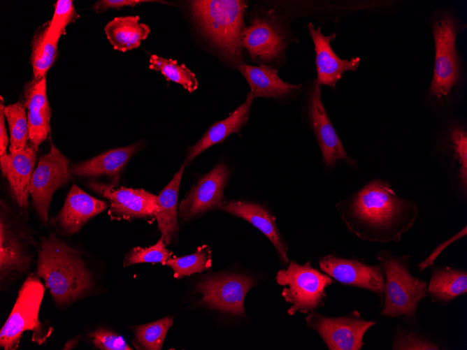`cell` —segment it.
<instances>
[{"mask_svg":"<svg viewBox=\"0 0 467 350\" xmlns=\"http://www.w3.org/2000/svg\"><path fill=\"white\" fill-rule=\"evenodd\" d=\"M140 143L115 148L91 159L71 166V173L78 176L94 177L108 175L117 177L129 160L138 152Z\"/></svg>","mask_w":467,"mask_h":350,"instance_id":"obj_24","label":"cell"},{"mask_svg":"<svg viewBox=\"0 0 467 350\" xmlns=\"http://www.w3.org/2000/svg\"><path fill=\"white\" fill-rule=\"evenodd\" d=\"M37 275L44 279L53 300L59 306L66 305L87 293L93 282L77 251L54 234L41 240Z\"/></svg>","mask_w":467,"mask_h":350,"instance_id":"obj_2","label":"cell"},{"mask_svg":"<svg viewBox=\"0 0 467 350\" xmlns=\"http://www.w3.org/2000/svg\"><path fill=\"white\" fill-rule=\"evenodd\" d=\"M138 16L116 17L104 27L107 39L115 50L126 52L137 48L150 33V27L139 22Z\"/></svg>","mask_w":467,"mask_h":350,"instance_id":"obj_26","label":"cell"},{"mask_svg":"<svg viewBox=\"0 0 467 350\" xmlns=\"http://www.w3.org/2000/svg\"><path fill=\"white\" fill-rule=\"evenodd\" d=\"M440 161L451 187L462 200L467 196V131L458 122L449 124Z\"/></svg>","mask_w":467,"mask_h":350,"instance_id":"obj_15","label":"cell"},{"mask_svg":"<svg viewBox=\"0 0 467 350\" xmlns=\"http://www.w3.org/2000/svg\"><path fill=\"white\" fill-rule=\"evenodd\" d=\"M308 328L314 330L329 350H359L366 332L376 322L364 319L354 309L338 317H328L317 312L305 317Z\"/></svg>","mask_w":467,"mask_h":350,"instance_id":"obj_9","label":"cell"},{"mask_svg":"<svg viewBox=\"0 0 467 350\" xmlns=\"http://www.w3.org/2000/svg\"><path fill=\"white\" fill-rule=\"evenodd\" d=\"M217 208L240 217L257 228L274 245L280 259L288 265L287 244L277 227L275 218L268 209L260 204L243 200H224Z\"/></svg>","mask_w":467,"mask_h":350,"instance_id":"obj_18","label":"cell"},{"mask_svg":"<svg viewBox=\"0 0 467 350\" xmlns=\"http://www.w3.org/2000/svg\"><path fill=\"white\" fill-rule=\"evenodd\" d=\"M173 325V318L164 317L134 328L135 339L138 344L148 350L161 349L168 329Z\"/></svg>","mask_w":467,"mask_h":350,"instance_id":"obj_33","label":"cell"},{"mask_svg":"<svg viewBox=\"0 0 467 350\" xmlns=\"http://www.w3.org/2000/svg\"><path fill=\"white\" fill-rule=\"evenodd\" d=\"M466 234V227L465 226L463 230H461L458 234L453 236L452 238L447 240V241L439 245L431 254L429 257H427L424 261L419 263L417 266L419 268L420 271H422L426 268L432 265L436 257L440 254V252L445 249L448 245H450L452 242L458 240L461 238L463 235Z\"/></svg>","mask_w":467,"mask_h":350,"instance_id":"obj_39","label":"cell"},{"mask_svg":"<svg viewBox=\"0 0 467 350\" xmlns=\"http://www.w3.org/2000/svg\"><path fill=\"white\" fill-rule=\"evenodd\" d=\"M229 177L227 166L216 165L192 187L179 207L180 215L187 221L217 206L224 200V189Z\"/></svg>","mask_w":467,"mask_h":350,"instance_id":"obj_13","label":"cell"},{"mask_svg":"<svg viewBox=\"0 0 467 350\" xmlns=\"http://www.w3.org/2000/svg\"><path fill=\"white\" fill-rule=\"evenodd\" d=\"M69 160L51 143L50 151L38 161L34 170L29 194L43 224L48 221V210L54 192L70 179Z\"/></svg>","mask_w":467,"mask_h":350,"instance_id":"obj_10","label":"cell"},{"mask_svg":"<svg viewBox=\"0 0 467 350\" xmlns=\"http://www.w3.org/2000/svg\"><path fill=\"white\" fill-rule=\"evenodd\" d=\"M392 349L396 350H438L439 345L427 337L412 330L397 327Z\"/></svg>","mask_w":467,"mask_h":350,"instance_id":"obj_36","label":"cell"},{"mask_svg":"<svg viewBox=\"0 0 467 350\" xmlns=\"http://www.w3.org/2000/svg\"><path fill=\"white\" fill-rule=\"evenodd\" d=\"M211 251L209 247L203 245L189 255L169 258L164 265L169 266L176 278H182L196 272L208 270L212 264Z\"/></svg>","mask_w":467,"mask_h":350,"instance_id":"obj_32","label":"cell"},{"mask_svg":"<svg viewBox=\"0 0 467 350\" xmlns=\"http://www.w3.org/2000/svg\"><path fill=\"white\" fill-rule=\"evenodd\" d=\"M336 208L351 233L363 240L399 242L419 216L413 200L399 196L387 180H371Z\"/></svg>","mask_w":467,"mask_h":350,"instance_id":"obj_1","label":"cell"},{"mask_svg":"<svg viewBox=\"0 0 467 350\" xmlns=\"http://www.w3.org/2000/svg\"><path fill=\"white\" fill-rule=\"evenodd\" d=\"M185 166L184 163L171 182L157 196V209L155 217L161 238L166 245L170 244L178 232V196Z\"/></svg>","mask_w":467,"mask_h":350,"instance_id":"obj_25","label":"cell"},{"mask_svg":"<svg viewBox=\"0 0 467 350\" xmlns=\"http://www.w3.org/2000/svg\"><path fill=\"white\" fill-rule=\"evenodd\" d=\"M321 270L338 282L384 294L385 274L380 265L366 264L357 258L328 254L319 259Z\"/></svg>","mask_w":467,"mask_h":350,"instance_id":"obj_11","label":"cell"},{"mask_svg":"<svg viewBox=\"0 0 467 350\" xmlns=\"http://www.w3.org/2000/svg\"><path fill=\"white\" fill-rule=\"evenodd\" d=\"M458 31L457 20L448 13L439 15L433 21L436 55L429 94L440 105L449 100L459 80L460 68L456 46Z\"/></svg>","mask_w":467,"mask_h":350,"instance_id":"obj_6","label":"cell"},{"mask_svg":"<svg viewBox=\"0 0 467 350\" xmlns=\"http://www.w3.org/2000/svg\"><path fill=\"white\" fill-rule=\"evenodd\" d=\"M0 104L8 124L10 152L14 153L25 149L29 139V124L24 104L17 102L4 105L2 101Z\"/></svg>","mask_w":467,"mask_h":350,"instance_id":"obj_29","label":"cell"},{"mask_svg":"<svg viewBox=\"0 0 467 350\" xmlns=\"http://www.w3.org/2000/svg\"><path fill=\"white\" fill-rule=\"evenodd\" d=\"M310 36L315 45V64L317 78L316 83L335 87L336 82L347 71H355L360 59L353 57L350 60L342 59L333 50L330 43L336 37V33L324 36L320 27L315 28L312 23L308 24Z\"/></svg>","mask_w":467,"mask_h":350,"instance_id":"obj_17","label":"cell"},{"mask_svg":"<svg viewBox=\"0 0 467 350\" xmlns=\"http://www.w3.org/2000/svg\"><path fill=\"white\" fill-rule=\"evenodd\" d=\"M148 2H160L167 3L164 1L154 0H99L92 7V10L97 13H101L108 9H120L123 7H134L137 5Z\"/></svg>","mask_w":467,"mask_h":350,"instance_id":"obj_38","label":"cell"},{"mask_svg":"<svg viewBox=\"0 0 467 350\" xmlns=\"http://www.w3.org/2000/svg\"><path fill=\"white\" fill-rule=\"evenodd\" d=\"M238 71L247 81L252 97L281 98L294 89H298L301 85L289 84L278 75V70L265 64L254 66L240 64Z\"/></svg>","mask_w":467,"mask_h":350,"instance_id":"obj_23","label":"cell"},{"mask_svg":"<svg viewBox=\"0 0 467 350\" xmlns=\"http://www.w3.org/2000/svg\"><path fill=\"white\" fill-rule=\"evenodd\" d=\"M191 14L203 34L224 57L234 63L242 61L241 34L247 3L239 0L189 1Z\"/></svg>","mask_w":467,"mask_h":350,"instance_id":"obj_3","label":"cell"},{"mask_svg":"<svg viewBox=\"0 0 467 350\" xmlns=\"http://www.w3.org/2000/svg\"><path fill=\"white\" fill-rule=\"evenodd\" d=\"M45 289L41 280L30 275L22 284L14 307L0 332V345L5 350L16 349L22 334L33 330L41 334L38 319Z\"/></svg>","mask_w":467,"mask_h":350,"instance_id":"obj_7","label":"cell"},{"mask_svg":"<svg viewBox=\"0 0 467 350\" xmlns=\"http://www.w3.org/2000/svg\"><path fill=\"white\" fill-rule=\"evenodd\" d=\"M254 284L250 275L222 273L200 281L196 289L201 295V305L222 314L245 317V297Z\"/></svg>","mask_w":467,"mask_h":350,"instance_id":"obj_8","label":"cell"},{"mask_svg":"<svg viewBox=\"0 0 467 350\" xmlns=\"http://www.w3.org/2000/svg\"><path fill=\"white\" fill-rule=\"evenodd\" d=\"M5 118L2 105L0 104V159L5 158L8 155L6 147L8 138L5 126Z\"/></svg>","mask_w":467,"mask_h":350,"instance_id":"obj_40","label":"cell"},{"mask_svg":"<svg viewBox=\"0 0 467 350\" xmlns=\"http://www.w3.org/2000/svg\"><path fill=\"white\" fill-rule=\"evenodd\" d=\"M94 345L103 350H131L122 337L116 333L99 328L89 334Z\"/></svg>","mask_w":467,"mask_h":350,"instance_id":"obj_37","label":"cell"},{"mask_svg":"<svg viewBox=\"0 0 467 350\" xmlns=\"http://www.w3.org/2000/svg\"><path fill=\"white\" fill-rule=\"evenodd\" d=\"M37 149L27 146L25 149L8 154L1 172L7 178L13 196L22 210L27 209L29 187L36 161Z\"/></svg>","mask_w":467,"mask_h":350,"instance_id":"obj_21","label":"cell"},{"mask_svg":"<svg viewBox=\"0 0 467 350\" xmlns=\"http://www.w3.org/2000/svg\"><path fill=\"white\" fill-rule=\"evenodd\" d=\"M171 253L166 247L162 238L157 242L148 247H135L125 256L124 265L128 266L141 263H161L165 264Z\"/></svg>","mask_w":467,"mask_h":350,"instance_id":"obj_35","label":"cell"},{"mask_svg":"<svg viewBox=\"0 0 467 350\" xmlns=\"http://www.w3.org/2000/svg\"><path fill=\"white\" fill-rule=\"evenodd\" d=\"M409 258V255L397 256L387 250L377 254L385 274V300L380 315L401 318L414 325L419 303L428 296L427 282L410 274Z\"/></svg>","mask_w":467,"mask_h":350,"instance_id":"obj_4","label":"cell"},{"mask_svg":"<svg viewBox=\"0 0 467 350\" xmlns=\"http://www.w3.org/2000/svg\"><path fill=\"white\" fill-rule=\"evenodd\" d=\"M308 113L324 166L331 170L340 161L355 166L356 161L347 154L330 121L322 102L320 85L317 83L310 94Z\"/></svg>","mask_w":467,"mask_h":350,"instance_id":"obj_12","label":"cell"},{"mask_svg":"<svg viewBox=\"0 0 467 350\" xmlns=\"http://www.w3.org/2000/svg\"><path fill=\"white\" fill-rule=\"evenodd\" d=\"M77 17L73 1L58 0L51 20L45 27V34L50 41L58 43L66 27Z\"/></svg>","mask_w":467,"mask_h":350,"instance_id":"obj_34","label":"cell"},{"mask_svg":"<svg viewBox=\"0 0 467 350\" xmlns=\"http://www.w3.org/2000/svg\"><path fill=\"white\" fill-rule=\"evenodd\" d=\"M149 68L160 72L168 81L181 85L189 93L198 87L195 74L184 64H178L177 60L166 59L157 54H152L149 59Z\"/></svg>","mask_w":467,"mask_h":350,"instance_id":"obj_31","label":"cell"},{"mask_svg":"<svg viewBox=\"0 0 467 350\" xmlns=\"http://www.w3.org/2000/svg\"><path fill=\"white\" fill-rule=\"evenodd\" d=\"M24 106L27 110L29 139L38 150L48 136L51 110L47 98L46 78L33 80L25 89Z\"/></svg>","mask_w":467,"mask_h":350,"instance_id":"obj_20","label":"cell"},{"mask_svg":"<svg viewBox=\"0 0 467 350\" xmlns=\"http://www.w3.org/2000/svg\"><path fill=\"white\" fill-rule=\"evenodd\" d=\"M285 36L273 18L255 17L243 28L241 45L253 59L270 61L278 59L285 47Z\"/></svg>","mask_w":467,"mask_h":350,"instance_id":"obj_16","label":"cell"},{"mask_svg":"<svg viewBox=\"0 0 467 350\" xmlns=\"http://www.w3.org/2000/svg\"><path fill=\"white\" fill-rule=\"evenodd\" d=\"M253 100L248 93L246 100L227 118L213 124L195 145L188 148L185 163L189 164L208 147L222 143L230 134L239 132L247 122Z\"/></svg>","mask_w":467,"mask_h":350,"instance_id":"obj_22","label":"cell"},{"mask_svg":"<svg viewBox=\"0 0 467 350\" xmlns=\"http://www.w3.org/2000/svg\"><path fill=\"white\" fill-rule=\"evenodd\" d=\"M89 187L106 198L111 211L124 219L155 216L157 209V196L144 190L124 187L92 181Z\"/></svg>","mask_w":467,"mask_h":350,"instance_id":"obj_14","label":"cell"},{"mask_svg":"<svg viewBox=\"0 0 467 350\" xmlns=\"http://www.w3.org/2000/svg\"><path fill=\"white\" fill-rule=\"evenodd\" d=\"M107 207L106 202L73 185L62 210L55 218V222L64 233L72 235L78 232L90 218L101 213Z\"/></svg>","mask_w":467,"mask_h":350,"instance_id":"obj_19","label":"cell"},{"mask_svg":"<svg viewBox=\"0 0 467 350\" xmlns=\"http://www.w3.org/2000/svg\"><path fill=\"white\" fill-rule=\"evenodd\" d=\"M29 267V258L9 225L1 218L0 270L2 279L10 273H24Z\"/></svg>","mask_w":467,"mask_h":350,"instance_id":"obj_28","label":"cell"},{"mask_svg":"<svg viewBox=\"0 0 467 350\" xmlns=\"http://www.w3.org/2000/svg\"><path fill=\"white\" fill-rule=\"evenodd\" d=\"M427 293L433 302L447 305L467 292L466 270L445 266L433 270Z\"/></svg>","mask_w":467,"mask_h":350,"instance_id":"obj_27","label":"cell"},{"mask_svg":"<svg viewBox=\"0 0 467 350\" xmlns=\"http://www.w3.org/2000/svg\"><path fill=\"white\" fill-rule=\"evenodd\" d=\"M45 27L37 31L31 42V64L34 80L45 77L57 57V43L50 41L45 34Z\"/></svg>","mask_w":467,"mask_h":350,"instance_id":"obj_30","label":"cell"},{"mask_svg":"<svg viewBox=\"0 0 467 350\" xmlns=\"http://www.w3.org/2000/svg\"><path fill=\"white\" fill-rule=\"evenodd\" d=\"M276 282L285 286L282 296L292 304L287 310L290 316L299 312L308 314L324 306L326 299L325 289L333 284L334 279L326 273L314 268L308 261L300 265L291 261L287 268L278 271Z\"/></svg>","mask_w":467,"mask_h":350,"instance_id":"obj_5","label":"cell"}]
</instances>
